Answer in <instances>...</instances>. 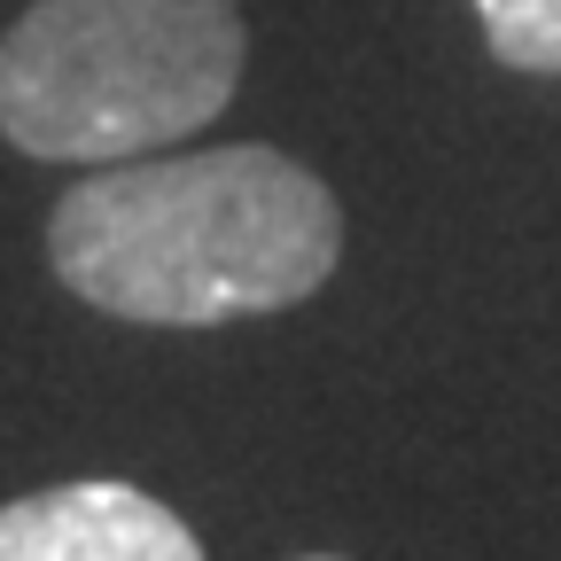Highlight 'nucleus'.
<instances>
[{"label":"nucleus","instance_id":"f257e3e1","mask_svg":"<svg viewBox=\"0 0 561 561\" xmlns=\"http://www.w3.org/2000/svg\"><path fill=\"white\" fill-rule=\"evenodd\" d=\"M70 297L140 328H219L305 305L343 257V210L320 172L242 140L87 172L47 219Z\"/></svg>","mask_w":561,"mask_h":561},{"label":"nucleus","instance_id":"f03ea898","mask_svg":"<svg viewBox=\"0 0 561 561\" xmlns=\"http://www.w3.org/2000/svg\"><path fill=\"white\" fill-rule=\"evenodd\" d=\"M242 0H39L0 39V133L39 164H125L242 87Z\"/></svg>","mask_w":561,"mask_h":561},{"label":"nucleus","instance_id":"7ed1b4c3","mask_svg":"<svg viewBox=\"0 0 561 561\" xmlns=\"http://www.w3.org/2000/svg\"><path fill=\"white\" fill-rule=\"evenodd\" d=\"M0 561H203V546L140 483L79 476L0 507Z\"/></svg>","mask_w":561,"mask_h":561},{"label":"nucleus","instance_id":"20e7f679","mask_svg":"<svg viewBox=\"0 0 561 561\" xmlns=\"http://www.w3.org/2000/svg\"><path fill=\"white\" fill-rule=\"evenodd\" d=\"M483 39L507 70H546L561 79V0H476Z\"/></svg>","mask_w":561,"mask_h":561},{"label":"nucleus","instance_id":"39448f33","mask_svg":"<svg viewBox=\"0 0 561 561\" xmlns=\"http://www.w3.org/2000/svg\"><path fill=\"white\" fill-rule=\"evenodd\" d=\"M305 561H335V553H305Z\"/></svg>","mask_w":561,"mask_h":561}]
</instances>
